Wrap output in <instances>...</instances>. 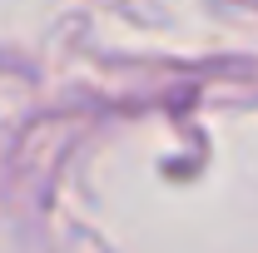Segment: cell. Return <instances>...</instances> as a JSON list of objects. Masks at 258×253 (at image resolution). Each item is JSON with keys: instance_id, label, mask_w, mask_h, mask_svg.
<instances>
[]
</instances>
